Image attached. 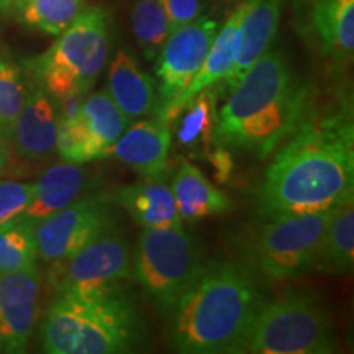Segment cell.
I'll use <instances>...</instances> for the list:
<instances>
[{
	"label": "cell",
	"mask_w": 354,
	"mask_h": 354,
	"mask_svg": "<svg viewBox=\"0 0 354 354\" xmlns=\"http://www.w3.org/2000/svg\"><path fill=\"white\" fill-rule=\"evenodd\" d=\"M171 130L166 122L140 120L128 125L122 136L110 146L109 154L131 167L145 179H161L167 167Z\"/></svg>",
	"instance_id": "9a60e30c"
},
{
	"label": "cell",
	"mask_w": 354,
	"mask_h": 354,
	"mask_svg": "<svg viewBox=\"0 0 354 354\" xmlns=\"http://www.w3.org/2000/svg\"><path fill=\"white\" fill-rule=\"evenodd\" d=\"M51 264L50 281L56 292L117 289L133 277L130 246L117 228L100 234L69 258Z\"/></svg>",
	"instance_id": "30bf717a"
},
{
	"label": "cell",
	"mask_w": 354,
	"mask_h": 354,
	"mask_svg": "<svg viewBox=\"0 0 354 354\" xmlns=\"http://www.w3.org/2000/svg\"><path fill=\"white\" fill-rule=\"evenodd\" d=\"M171 33L192 24L202 17L205 2L203 0H162Z\"/></svg>",
	"instance_id": "4dcf8cb0"
},
{
	"label": "cell",
	"mask_w": 354,
	"mask_h": 354,
	"mask_svg": "<svg viewBox=\"0 0 354 354\" xmlns=\"http://www.w3.org/2000/svg\"><path fill=\"white\" fill-rule=\"evenodd\" d=\"M216 100L218 99L214 87H207L194 95L180 110L176 128V140L180 148L198 156H207L216 145H220L215 138L218 123Z\"/></svg>",
	"instance_id": "7402d4cb"
},
{
	"label": "cell",
	"mask_w": 354,
	"mask_h": 354,
	"mask_svg": "<svg viewBox=\"0 0 354 354\" xmlns=\"http://www.w3.org/2000/svg\"><path fill=\"white\" fill-rule=\"evenodd\" d=\"M336 349L333 323L318 299L300 292L261 304L243 351L253 354H330Z\"/></svg>",
	"instance_id": "8992f818"
},
{
	"label": "cell",
	"mask_w": 354,
	"mask_h": 354,
	"mask_svg": "<svg viewBox=\"0 0 354 354\" xmlns=\"http://www.w3.org/2000/svg\"><path fill=\"white\" fill-rule=\"evenodd\" d=\"M15 3V0H0V10H6V8L12 7Z\"/></svg>",
	"instance_id": "836d02e7"
},
{
	"label": "cell",
	"mask_w": 354,
	"mask_h": 354,
	"mask_svg": "<svg viewBox=\"0 0 354 354\" xmlns=\"http://www.w3.org/2000/svg\"><path fill=\"white\" fill-rule=\"evenodd\" d=\"M30 88L17 64L0 59V135L10 141L13 125L24 109Z\"/></svg>",
	"instance_id": "f1b7e54d"
},
{
	"label": "cell",
	"mask_w": 354,
	"mask_h": 354,
	"mask_svg": "<svg viewBox=\"0 0 354 354\" xmlns=\"http://www.w3.org/2000/svg\"><path fill=\"white\" fill-rule=\"evenodd\" d=\"M171 190L180 220L198 221L233 209L227 194L215 187L197 166L190 165V161L184 158L179 159Z\"/></svg>",
	"instance_id": "ffe728a7"
},
{
	"label": "cell",
	"mask_w": 354,
	"mask_h": 354,
	"mask_svg": "<svg viewBox=\"0 0 354 354\" xmlns=\"http://www.w3.org/2000/svg\"><path fill=\"white\" fill-rule=\"evenodd\" d=\"M284 0H246L245 12L238 26V48L234 63L223 79L230 92L266 51L271 50L276 38Z\"/></svg>",
	"instance_id": "4fadbf2b"
},
{
	"label": "cell",
	"mask_w": 354,
	"mask_h": 354,
	"mask_svg": "<svg viewBox=\"0 0 354 354\" xmlns=\"http://www.w3.org/2000/svg\"><path fill=\"white\" fill-rule=\"evenodd\" d=\"M310 24L322 51L336 61L353 59L354 0H312Z\"/></svg>",
	"instance_id": "44dd1931"
},
{
	"label": "cell",
	"mask_w": 354,
	"mask_h": 354,
	"mask_svg": "<svg viewBox=\"0 0 354 354\" xmlns=\"http://www.w3.org/2000/svg\"><path fill=\"white\" fill-rule=\"evenodd\" d=\"M218 21L209 17L171 33L156 57L158 109H166L196 77L218 32Z\"/></svg>",
	"instance_id": "8fae6325"
},
{
	"label": "cell",
	"mask_w": 354,
	"mask_h": 354,
	"mask_svg": "<svg viewBox=\"0 0 354 354\" xmlns=\"http://www.w3.org/2000/svg\"><path fill=\"white\" fill-rule=\"evenodd\" d=\"M141 322L123 287L95 292H56L41 325L50 354H118L140 344Z\"/></svg>",
	"instance_id": "277c9868"
},
{
	"label": "cell",
	"mask_w": 354,
	"mask_h": 354,
	"mask_svg": "<svg viewBox=\"0 0 354 354\" xmlns=\"http://www.w3.org/2000/svg\"><path fill=\"white\" fill-rule=\"evenodd\" d=\"M354 135L346 112L307 117L287 136L259 190L263 218L328 210L353 197Z\"/></svg>",
	"instance_id": "6da1fadb"
},
{
	"label": "cell",
	"mask_w": 354,
	"mask_h": 354,
	"mask_svg": "<svg viewBox=\"0 0 354 354\" xmlns=\"http://www.w3.org/2000/svg\"><path fill=\"white\" fill-rule=\"evenodd\" d=\"M39 297L37 268L0 274V351H25L38 320Z\"/></svg>",
	"instance_id": "7c38bea8"
},
{
	"label": "cell",
	"mask_w": 354,
	"mask_h": 354,
	"mask_svg": "<svg viewBox=\"0 0 354 354\" xmlns=\"http://www.w3.org/2000/svg\"><path fill=\"white\" fill-rule=\"evenodd\" d=\"M261 300L248 269L236 263L203 266L194 284L172 308L169 342L177 353H243Z\"/></svg>",
	"instance_id": "3957f363"
},
{
	"label": "cell",
	"mask_w": 354,
	"mask_h": 354,
	"mask_svg": "<svg viewBox=\"0 0 354 354\" xmlns=\"http://www.w3.org/2000/svg\"><path fill=\"white\" fill-rule=\"evenodd\" d=\"M295 3H299V6H308L310 2H312V0H294Z\"/></svg>",
	"instance_id": "e575fe53"
},
{
	"label": "cell",
	"mask_w": 354,
	"mask_h": 354,
	"mask_svg": "<svg viewBox=\"0 0 354 354\" xmlns=\"http://www.w3.org/2000/svg\"><path fill=\"white\" fill-rule=\"evenodd\" d=\"M107 92L130 120L156 112V84L136 63L130 51L120 50L109 68Z\"/></svg>",
	"instance_id": "e0dca14e"
},
{
	"label": "cell",
	"mask_w": 354,
	"mask_h": 354,
	"mask_svg": "<svg viewBox=\"0 0 354 354\" xmlns=\"http://www.w3.org/2000/svg\"><path fill=\"white\" fill-rule=\"evenodd\" d=\"M131 30L146 61L156 57L169 38V21L162 0H135L131 7Z\"/></svg>",
	"instance_id": "484cf974"
},
{
	"label": "cell",
	"mask_w": 354,
	"mask_h": 354,
	"mask_svg": "<svg viewBox=\"0 0 354 354\" xmlns=\"http://www.w3.org/2000/svg\"><path fill=\"white\" fill-rule=\"evenodd\" d=\"M308 87L281 50H268L243 74L218 112L215 138L221 146L264 159L302 120Z\"/></svg>",
	"instance_id": "7a4b0ae2"
},
{
	"label": "cell",
	"mask_w": 354,
	"mask_h": 354,
	"mask_svg": "<svg viewBox=\"0 0 354 354\" xmlns=\"http://www.w3.org/2000/svg\"><path fill=\"white\" fill-rule=\"evenodd\" d=\"M37 261L33 227L19 218L0 228V274L37 268Z\"/></svg>",
	"instance_id": "4316f807"
},
{
	"label": "cell",
	"mask_w": 354,
	"mask_h": 354,
	"mask_svg": "<svg viewBox=\"0 0 354 354\" xmlns=\"http://www.w3.org/2000/svg\"><path fill=\"white\" fill-rule=\"evenodd\" d=\"M86 0H15L21 24L57 37L81 13Z\"/></svg>",
	"instance_id": "d4e9b609"
},
{
	"label": "cell",
	"mask_w": 354,
	"mask_h": 354,
	"mask_svg": "<svg viewBox=\"0 0 354 354\" xmlns=\"http://www.w3.org/2000/svg\"><path fill=\"white\" fill-rule=\"evenodd\" d=\"M245 7L246 0L228 17L225 25L218 28L214 41H212L210 50L207 53L205 59H203L196 77L192 79V82L189 84L187 88L174 102H171L166 109L156 112L159 120L166 122L169 125L171 122L176 120L180 110L189 104V100L194 95L198 94L203 88L214 87L215 84L221 82L227 77V74L230 73V69H232L234 63V57H236L238 26H240V20L243 17V12H245Z\"/></svg>",
	"instance_id": "2e32d148"
},
{
	"label": "cell",
	"mask_w": 354,
	"mask_h": 354,
	"mask_svg": "<svg viewBox=\"0 0 354 354\" xmlns=\"http://www.w3.org/2000/svg\"><path fill=\"white\" fill-rule=\"evenodd\" d=\"M113 202L123 207L141 228L183 227L171 185L161 179L123 185L115 194Z\"/></svg>",
	"instance_id": "d6986e66"
},
{
	"label": "cell",
	"mask_w": 354,
	"mask_h": 354,
	"mask_svg": "<svg viewBox=\"0 0 354 354\" xmlns=\"http://www.w3.org/2000/svg\"><path fill=\"white\" fill-rule=\"evenodd\" d=\"M87 169L74 162H57L48 167L35 183V196L20 220L35 227L39 221L63 210L81 196L87 184Z\"/></svg>",
	"instance_id": "ac0fdd59"
},
{
	"label": "cell",
	"mask_w": 354,
	"mask_h": 354,
	"mask_svg": "<svg viewBox=\"0 0 354 354\" xmlns=\"http://www.w3.org/2000/svg\"><path fill=\"white\" fill-rule=\"evenodd\" d=\"M35 196V183L0 179V228L19 220Z\"/></svg>",
	"instance_id": "f546056e"
},
{
	"label": "cell",
	"mask_w": 354,
	"mask_h": 354,
	"mask_svg": "<svg viewBox=\"0 0 354 354\" xmlns=\"http://www.w3.org/2000/svg\"><path fill=\"white\" fill-rule=\"evenodd\" d=\"M339 205L313 214L266 218L253 241L258 271L268 279L281 281L313 269L323 236Z\"/></svg>",
	"instance_id": "ba28073f"
},
{
	"label": "cell",
	"mask_w": 354,
	"mask_h": 354,
	"mask_svg": "<svg viewBox=\"0 0 354 354\" xmlns=\"http://www.w3.org/2000/svg\"><path fill=\"white\" fill-rule=\"evenodd\" d=\"M8 162H10V146H8V141L0 135V174L7 169Z\"/></svg>",
	"instance_id": "d6a6232c"
},
{
	"label": "cell",
	"mask_w": 354,
	"mask_h": 354,
	"mask_svg": "<svg viewBox=\"0 0 354 354\" xmlns=\"http://www.w3.org/2000/svg\"><path fill=\"white\" fill-rule=\"evenodd\" d=\"M59 113L43 87L28 92L8 143L26 161H44L56 153Z\"/></svg>",
	"instance_id": "5bb4252c"
},
{
	"label": "cell",
	"mask_w": 354,
	"mask_h": 354,
	"mask_svg": "<svg viewBox=\"0 0 354 354\" xmlns=\"http://www.w3.org/2000/svg\"><path fill=\"white\" fill-rule=\"evenodd\" d=\"M56 151L63 161L74 165H86L94 159L104 158V149L88 131L79 112L74 117L59 118Z\"/></svg>",
	"instance_id": "83f0119b"
},
{
	"label": "cell",
	"mask_w": 354,
	"mask_h": 354,
	"mask_svg": "<svg viewBox=\"0 0 354 354\" xmlns=\"http://www.w3.org/2000/svg\"><path fill=\"white\" fill-rule=\"evenodd\" d=\"M110 53V13L82 8L48 51L28 63L30 73L57 102L86 97L95 86Z\"/></svg>",
	"instance_id": "5b68a950"
},
{
	"label": "cell",
	"mask_w": 354,
	"mask_h": 354,
	"mask_svg": "<svg viewBox=\"0 0 354 354\" xmlns=\"http://www.w3.org/2000/svg\"><path fill=\"white\" fill-rule=\"evenodd\" d=\"M205 159L210 162L212 166H214L215 174H216V177H218V180L225 183V180H227V177H230V174H232V169H233L232 154H230V151L225 149V146L216 145L215 148L212 149L209 154H207Z\"/></svg>",
	"instance_id": "1f68e13d"
},
{
	"label": "cell",
	"mask_w": 354,
	"mask_h": 354,
	"mask_svg": "<svg viewBox=\"0 0 354 354\" xmlns=\"http://www.w3.org/2000/svg\"><path fill=\"white\" fill-rule=\"evenodd\" d=\"M79 115L86 123L88 131L92 133L97 143L104 149V156H107L109 148L122 136V133L130 125V118L120 112L115 105L107 88L88 95L82 100Z\"/></svg>",
	"instance_id": "cb8c5ba5"
},
{
	"label": "cell",
	"mask_w": 354,
	"mask_h": 354,
	"mask_svg": "<svg viewBox=\"0 0 354 354\" xmlns=\"http://www.w3.org/2000/svg\"><path fill=\"white\" fill-rule=\"evenodd\" d=\"M118 216L113 198L104 194L77 197L33 227L38 258L55 263L69 258L100 234L115 228Z\"/></svg>",
	"instance_id": "9c48e42d"
},
{
	"label": "cell",
	"mask_w": 354,
	"mask_h": 354,
	"mask_svg": "<svg viewBox=\"0 0 354 354\" xmlns=\"http://www.w3.org/2000/svg\"><path fill=\"white\" fill-rule=\"evenodd\" d=\"M202 269V248L183 227L143 228L133 256V277L161 312H172Z\"/></svg>",
	"instance_id": "52a82bcc"
},
{
	"label": "cell",
	"mask_w": 354,
	"mask_h": 354,
	"mask_svg": "<svg viewBox=\"0 0 354 354\" xmlns=\"http://www.w3.org/2000/svg\"><path fill=\"white\" fill-rule=\"evenodd\" d=\"M354 266V202L353 197L338 207L331 218L313 269L330 274H346Z\"/></svg>",
	"instance_id": "603a6c76"
}]
</instances>
